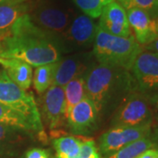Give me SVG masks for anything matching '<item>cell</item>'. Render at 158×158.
I'll use <instances>...</instances> for the list:
<instances>
[{
    "mask_svg": "<svg viewBox=\"0 0 158 158\" xmlns=\"http://www.w3.org/2000/svg\"><path fill=\"white\" fill-rule=\"evenodd\" d=\"M0 58L19 59L36 68L58 62L62 51L56 40L34 26L27 12L11 35L0 41Z\"/></svg>",
    "mask_w": 158,
    "mask_h": 158,
    "instance_id": "obj_1",
    "label": "cell"
},
{
    "mask_svg": "<svg viewBox=\"0 0 158 158\" xmlns=\"http://www.w3.org/2000/svg\"><path fill=\"white\" fill-rule=\"evenodd\" d=\"M85 95L96 106L100 118L112 116L130 92L136 90L130 70L95 64L85 76Z\"/></svg>",
    "mask_w": 158,
    "mask_h": 158,
    "instance_id": "obj_2",
    "label": "cell"
},
{
    "mask_svg": "<svg viewBox=\"0 0 158 158\" xmlns=\"http://www.w3.org/2000/svg\"><path fill=\"white\" fill-rule=\"evenodd\" d=\"M142 49L134 35L115 36L97 27L92 54L98 64L130 70Z\"/></svg>",
    "mask_w": 158,
    "mask_h": 158,
    "instance_id": "obj_3",
    "label": "cell"
},
{
    "mask_svg": "<svg viewBox=\"0 0 158 158\" xmlns=\"http://www.w3.org/2000/svg\"><path fill=\"white\" fill-rule=\"evenodd\" d=\"M0 103L28 119L40 139L46 141L41 116L33 93L27 92L13 83L5 70L0 71Z\"/></svg>",
    "mask_w": 158,
    "mask_h": 158,
    "instance_id": "obj_4",
    "label": "cell"
},
{
    "mask_svg": "<svg viewBox=\"0 0 158 158\" xmlns=\"http://www.w3.org/2000/svg\"><path fill=\"white\" fill-rule=\"evenodd\" d=\"M27 14L34 26L53 37L58 45L76 17L71 8L53 0H43L32 8L29 6Z\"/></svg>",
    "mask_w": 158,
    "mask_h": 158,
    "instance_id": "obj_5",
    "label": "cell"
},
{
    "mask_svg": "<svg viewBox=\"0 0 158 158\" xmlns=\"http://www.w3.org/2000/svg\"><path fill=\"white\" fill-rule=\"evenodd\" d=\"M154 118L149 98L138 90L130 92L111 116V127H152Z\"/></svg>",
    "mask_w": 158,
    "mask_h": 158,
    "instance_id": "obj_6",
    "label": "cell"
},
{
    "mask_svg": "<svg viewBox=\"0 0 158 158\" xmlns=\"http://www.w3.org/2000/svg\"><path fill=\"white\" fill-rule=\"evenodd\" d=\"M96 31L91 18L85 14L77 15L59 41L60 49L68 53L89 48L94 43Z\"/></svg>",
    "mask_w": 158,
    "mask_h": 158,
    "instance_id": "obj_7",
    "label": "cell"
},
{
    "mask_svg": "<svg viewBox=\"0 0 158 158\" xmlns=\"http://www.w3.org/2000/svg\"><path fill=\"white\" fill-rule=\"evenodd\" d=\"M135 81L136 90L151 96L158 93V56L142 49L130 69Z\"/></svg>",
    "mask_w": 158,
    "mask_h": 158,
    "instance_id": "obj_8",
    "label": "cell"
},
{
    "mask_svg": "<svg viewBox=\"0 0 158 158\" xmlns=\"http://www.w3.org/2000/svg\"><path fill=\"white\" fill-rule=\"evenodd\" d=\"M151 127H111L98 140V152L104 158L112 156L126 145L150 135Z\"/></svg>",
    "mask_w": 158,
    "mask_h": 158,
    "instance_id": "obj_9",
    "label": "cell"
},
{
    "mask_svg": "<svg viewBox=\"0 0 158 158\" xmlns=\"http://www.w3.org/2000/svg\"><path fill=\"white\" fill-rule=\"evenodd\" d=\"M99 121L95 104L86 97L70 110L67 117L69 129L76 135L92 134L98 128Z\"/></svg>",
    "mask_w": 158,
    "mask_h": 158,
    "instance_id": "obj_10",
    "label": "cell"
},
{
    "mask_svg": "<svg viewBox=\"0 0 158 158\" xmlns=\"http://www.w3.org/2000/svg\"><path fill=\"white\" fill-rule=\"evenodd\" d=\"M92 53H77L74 56L61 58L57 62L54 85L64 87L72 79L85 77L96 63Z\"/></svg>",
    "mask_w": 158,
    "mask_h": 158,
    "instance_id": "obj_11",
    "label": "cell"
},
{
    "mask_svg": "<svg viewBox=\"0 0 158 158\" xmlns=\"http://www.w3.org/2000/svg\"><path fill=\"white\" fill-rule=\"evenodd\" d=\"M65 107L63 87L53 85L43 93L41 108L49 129H58L64 125L65 120L67 121Z\"/></svg>",
    "mask_w": 158,
    "mask_h": 158,
    "instance_id": "obj_12",
    "label": "cell"
},
{
    "mask_svg": "<svg viewBox=\"0 0 158 158\" xmlns=\"http://www.w3.org/2000/svg\"><path fill=\"white\" fill-rule=\"evenodd\" d=\"M130 28L134 31L136 41L142 47L158 38V19L138 8L127 10Z\"/></svg>",
    "mask_w": 158,
    "mask_h": 158,
    "instance_id": "obj_13",
    "label": "cell"
},
{
    "mask_svg": "<svg viewBox=\"0 0 158 158\" xmlns=\"http://www.w3.org/2000/svg\"><path fill=\"white\" fill-rule=\"evenodd\" d=\"M98 27L115 36L129 37L133 35L127 11L115 0L103 9Z\"/></svg>",
    "mask_w": 158,
    "mask_h": 158,
    "instance_id": "obj_14",
    "label": "cell"
},
{
    "mask_svg": "<svg viewBox=\"0 0 158 158\" xmlns=\"http://www.w3.org/2000/svg\"><path fill=\"white\" fill-rule=\"evenodd\" d=\"M0 65L13 83L24 90H27L33 84V67L27 62L19 59L0 58Z\"/></svg>",
    "mask_w": 158,
    "mask_h": 158,
    "instance_id": "obj_15",
    "label": "cell"
},
{
    "mask_svg": "<svg viewBox=\"0 0 158 158\" xmlns=\"http://www.w3.org/2000/svg\"><path fill=\"white\" fill-rule=\"evenodd\" d=\"M29 6L24 3L0 5V41L11 35L17 21L28 11Z\"/></svg>",
    "mask_w": 158,
    "mask_h": 158,
    "instance_id": "obj_16",
    "label": "cell"
},
{
    "mask_svg": "<svg viewBox=\"0 0 158 158\" xmlns=\"http://www.w3.org/2000/svg\"><path fill=\"white\" fill-rule=\"evenodd\" d=\"M24 135L29 134L0 124V158H10L14 156L25 140Z\"/></svg>",
    "mask_w": 158,
    "mask_h": 158,
    "instance_id": "obj_17",
    "label": "cell"
},
{
    "mask_svg": "<svg viewBox=\"0 0 158 158\" xmlns=\"http://www.w3.org/2000/svg\"><path fill=\"white\" fill-rule=\"evenodd\" d=\"M0 124L21 130L29 135L36 134V130L28 119L20 113L0 103Z\"/></svg>",
    "mask_w": 158,
    "mask_h": 158,
    "instance_id": "obj_18",
    "label": "cell"
},
{
    "mask_svg": "<svg viewBox=\"0 0 158 158\" xmlns=\"http://www.w3.org/2000/svg\"><path fill=\"white\" fill-rule=\"evenodd\" d=\"M64 96H65V112L68 117L70 110L80 101L85 98V77H78L72 79L63 87Z\"/></svg>",
    "mask_w": 158,
    "mask_h": 158,
    "instance_id": "obj_19",
    "label": "cell"
},
{
    "mask_svg": "<svg viewBox=\"0 0 158 158\" xmlns=\"http://www.w3.org/2000/svg\"><path fill=\"white\" fill-rule=\"evenodd\" d=\"M57 62L38 66L34 69L33 84L34 90L39 94H43L54 84Z\"/></svg>",
    "mask_w": 158,
    "mask_h": 158,
    "instance_id": "obj_20",
    "label": "cell"
},
{
    "mask_svg": "<svg viewBox=\"0 0 158 158\" xmlns=\"http://www.w3.org/2000/svg\"><path fill=\"white\" fill-rule=\"evenodd\" d=\"M83 140L75 136H62L53 141L56 158H75L80 152Z\"/></svg>",
    "mask_w": 158,
    "mask_h": 158,
    "instance_id": "obj_21",
    "label": "cell"
},
{
    "mask_svg": "<svg viewBox=\"0 0 158 158\" xmlns=\"http://www.w3.org/2000/svg\"><path fill=\"white\" fill-rule=\"evenodd\" d=\"M149 148H155L154 143L150 139V135L126 145L106 158H137Z\"/></svg>",
    "mask_w": 158,
    "mask_h": 158,
    "instance_id": "obj_22",
    "label": "cell"
},
{
    "mask_svg": "<svg viewBox=\"0 0 158 158\" xmlns=\"http://www.w3.org/2000/svg\"><path fill=\"white\" fill-rule=\"evenodd\" d=\"M85 15L92 19L99 18L105 6L114 0H72Z\"/></svg>",
    "mask_w": 158,
    "mask_h": 158,
    "instance_id": "obj_23",
    "label": "cell"
},
{
    "mask_svg": "<svg viewBox=\"0 0 158 158\" xmlns=\"http://www.w3.org/2000/svg\"><path fill=\"white\" fill-rule=\"evenodd\" d=\"M117 2L126 11L131 8H138L155 19L158 17V0H117Z\"/></svg>",
    "mask_w": 158,
    "mask_h": 158,
    "instance_id": "obj_24",
    "label": "cell"
},
{
    "mask_svg": "<svg viewBox=\"0 0 158 158\" xmlns=\"http://www.w3.org/2000/svg\"><path fill=\"white\" fill-rule=\"evenodd\" d=\"M75 158H101L95 141L92 140L83 141L79 154Z\"/></svg>",
    "mask_w": 158,
    "mask_h": 158,
    "instance_id": "obj_25",
    "label": "cell"
},
{
    "mask_svg": "<svg viewBox=\"0 0 158 158\" xmlns=\"http://www.w3.org/2000/svg\"><path fill=\"white\" fill-rule=\"evenodd\" d=\"M25 158H49V152L43 148H34L26 153Z\"/></svg>",
    "mask_w": 158,
    "mask_h": 158,
    "instance_id": "obj_26",
    "label": "cell"
},
{
    "mask_svg": "<svg viewBox=\"0 0 158 158\" xmlns=\"http://www.w3.org/2000/svg\"><path fill=\"white\" fill-rule=\"evenodd\" d=\"M154 118V125L158 124V93L148 96Z\"/></svg>",
    "mask_w": 158,
    "mask_h": 158,
    "instance_id": "obj_27",
    "label": "cell"
},
{
    "mask_svg": "<svg viewBox=\"0 0 158 158\" xmlns=\"http://www.w3.org/2000/svg\"><path fill=\"white\" fill-rule=\"evenodd\" d=\"M150 139L154 143L155 148L158 149V124L153 125L150 132Z\"/></svg>",
    "mask_w": 158,
    "mask_h": 158,
    "instance_id": "obj_28",
    "label": "cell"
},
{
    "mask_svg": "<svg viewBox=\"0 0 158 158\" xmlns=\"http://www.w3.org/2000/svg\"><path fill=\"white\" fill-rule=\"evenodd\" d=\"M137 158H158V149L149 148L141 154Z\"/></svg>",
    "mask_w": 158,
    "mask_h": 158,
    "instance_id": "obj_29",
    "label": "cell"
},
{
    "mask_svg": "<svg viewBox=\"0 0 158 158\" xmlns=\"http://www.w3.org/2000/svg\"><path fill=\"white\" fill-rule=\"evenodd\" d=\"M143 49L153 52V53L156 54L158 56V38H156V39L154 41H152L151 43H149V44H148V45L145 46Z\"/></svg>",
    "mask_w": 158,
    "mask_h": 158,
    "instance_id": "obj_30",
    "label": "cell"
},
{
    "mask_svg": "<svg viewBox=\"0 0 158 158\" xmlns=\"http://www.w3.org/2000/svg\"><path fill=\"white\" fill-rule=\"evenodd\" d=\"M8 3H16L15 0H0V5L8 4Z\"/></svg>",
    "mask_w": 158,
    "mask_h": 158,
    "instance_id": "obj_31",
    "label": "cell"
},
{
    "mask_svg": "<svg viewBox=\"0 0 158 158\" xmlns=\"http://www.w3.org/2000/svg\"><path fill=\"white\" fill-rule=\"evenodd\" d=\"M26 1H29V0H15L16 3H25Z\"/></svg>",
    "mask_w": 158,
    "mask_h": 158,
    "instance_id": "obj_32",
    "label": "cell"
}]
</instances>
